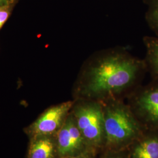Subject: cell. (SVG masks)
<instances>
[{
    "label": "cell",
    "instance_id": "6da1fadb",
    "mask_svg": "<svg viewBox=\"0 0 158 158\" xmlns=\"http://www.w3.org/2000/svg\"><path fill=\"white\" fill-rule=\"evenodd\" d=\"M147 72L144 60L123 49L94 54L84 64L76 86V100L107 102L134 88Z\"/></svg>",
    "mask_w": 158,
    "mask_h": 158
},
{
    "label": "cell",
    "instance_id": "7a4b0ae2",
    "mask_svg": "<svg viewBox=\"0 0 158 158\" xmlns=\"http://www.w3.org/2000/svg\"><path fill=\"white\" fill-rule=\"evenodd\" d=\"M102 103L104 126V147L112 152H118L141 138V125L129 106L120 99Z\"/></svg>",
    "mask_w": 158,
    "mask_h": 158
},
{
    "label": "cell",
    "instance_id": "3957f363",
    "mask_svg": "<svg viewBox=\"0 0 158 158\" xmlns=\"http://www.w3.org/2000/svg\"><path fill=\"white\" fill-rule=\"evenodd\" d=\"M71 113L89 146L96 150L104 147V126L102 102L76 100Z\"/></svg>",
    "mask_w": 158,
    "mask_h": 158
},
{
    "label": "cell",
    "instance_id": "277c9868",
    "mask_svg": "<svg viewBox=\"0 0 158 158\" xmlns=\"http://www.w3.org/2000/svg\"><path fill=\"white\" fill-rule=\"evenodd\" d=\"M74 101H68L52 106L40 115L32 124L24 128L29 139L38 136L55 135L65 122Z\"/></svg>",
    "mask_w": 158,
    "mask_h": 158
},
{
    "label": "cell",
    "instance_id": "5b68a950",
    "mask_svg": "<svg viewBox=\"0 0 158 158\" xmlns=\"http://www.w3.org/2000/svg\"><path fill=\"white\" fill-rule=\"evenodd\" d=\"M55 136L58 158L73 156L92 148L82 135L71 111Z\"/></svg>",
    "mask_w": 158,
    "mask_h": 158
},
{
    "label": "cell",
    "instance_id": "8992f818",
    "mask_svg": "<svg viewBox=\"0 0 158 158\" xmlns=\"http://www.w3.org/2000/svg\"><path fill=\"white\" fill-rule=\"evenodd\" d=\"M129 106L136 117L158 128V78L132 96Z\"/></svg>",
    "mask_w": 158,
    "mask_h": 158
},
{
    "label": "cell",
    "instance_id": "52a82bcc",
    "mask_svg": "<svg viewBox=\"0 0 158 158\" xmlns=\"http://www.w3.org/2000/svg\"><path fill=\"white\" fill-rule=\"evenodd\" d=\"M29 139L27 158H58L55 135L38 136Z\"/></svg>",
    "mask_w": 158,
    "mask_h": 158
},
{
    "label": "cell",
    "instance_id": "ba28073f",
    "mask_svg": "<svg viewBox=\"0 0 158 158\" xmlns=\"http://www.w3.org/2000/svg\"><path fill=\"white\" fill-rule=\"evenodd\" d=\"M129 158H158V138H139L131 147Z\"/></svg>",
    "mask_w": 158,
    "mask_h": 158
},
{
    "label": "cell",
    "instance_id": "9c48e42d",
    "mask_svg": "<svg viewBox=\"0 0 158 158\" xmlns=\"http://www.w3.org/2000/svg\"><path fill=\"white\" fill-rule=\"evenodd\" d=\"M147 49L146 57L144 59L149 72L153 79L158 78V36H146L143 39Z\"/></svg>",
    "mask_w": 158,
    "mask_h": 158
},
{
    "label": "cell",
    "instance_id": "30bf717a",
    "mask_svg": "<svg viewBox=\"0 0 158 158\" xmlns=\"http://www.w3.org/2000/svg\"><path fill=\"white\" fill-rule=\"evenodd\" d=\"M147 19L151 28L158 36V0H153L152 5L147 14Z\"/></svg>",
    "mask_w": 158,
    "mask_h": 158
},
{
    "label": "cell",
    "instance_id": "8fae6325",
    "mask_svg": "<svg viewBox=\"0 0 158 158\" xmlns=\"http://www.w3.org/2000/svg\"><path fill=\"white\" fill-rule=\"evenodd\" d=\"M10 12L11 9L10 5L0 7V29L8 19L10 14Z\"/></svg>",
    "mask_w": 158,
    "mask_h": 158
},
{
    "label": "cell",
    "instance_id": "7c38bea8",
    "mask_svg": "<svg viewBox=\"0 0 158 158\" xmlns=\"http://www.w3.org/2000/svg\"><path fill=\"white\" fill-rule=\"evenodd\" d=\"M96 151V149H94L89 148L79 154L63 158H94Z\"/></svg>",
    "mask_w": 158,
    "mask_h": 158
},
{
    "label": "cell",
    "instance_id": "4fadbf2b",
    "mask_svg": "<svg viewBox=\"0 0 158 158\" xmlns=\"http://www.w3.org/2000/svg\"><path fill=\"white\" fill-rule=\"evenodd\" d=\"M10 0H0V7L2 6L10 5Z\"/></svg>",
    "mask_w": 158,
    "mask_h": 158
},
{
    "label": "cell",
    "instance_id": "5bb4252c",
    "mask_svg": "<svg viewBox=\"0 0 158 158\" xmlns=\"http://www.w3.org/2000/svg\"><path fill=\"white\" fill-rule=\"evenodd\" d=\"M114 154V155H110V156H108L106 158H126L123 156H121V155H118L117 154H115V152H113Z\"/></svg>",
    "mask_w": 158,
    "mask_h": 158
}]
</instances>
